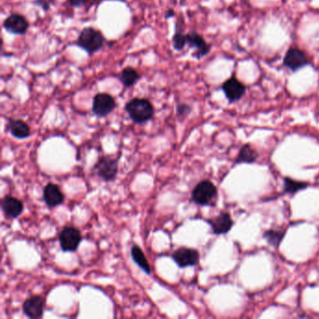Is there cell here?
<instances>
[{
    "label": "cell",
    "instance_id": "cell-4",
    "mask_svg": "<svg viewBox=\"0 0 319 319\" xmlns=\"http://www.w3.org/2000/svg\"><path fill=\"white\" fill-rule=\"evenodd\" d=\"M82 240L81 231L73 227H65L59 233V242L64 252H75Z\"/></svg>",
    "mask_w": 319,
    "mask_h": 319
},
{
    "label": "cell",
    "instance_id": "cell-11",
    "mask_svg": "<svg viewBox=\"0 0 319 319\" xmlns=\"http://www.w3.org/2000/svg\"><path fill=\"white\" fill-rule=\"evenodd\" d=\"M22 312L29 318H39L44 312V300L40 296H32L22 304Z\"/></svg>",
    "mask_w": 319,
    "mask_h": 319
},
{
    "label": "cell",
    "instance_id": "cell-26",
    "mask_svg": "<svg viewBox=\"0 0 319 319\" xmlns=\"http://www.w3.org/2000/svg\"><path fill=\"white\" fill-rule=\"evenodd\" d=\"M174 11L173 10H168V11L165 12V18H170V17H174Z\"/></svg>",
    "mask_w": 319,
    "mask_h": 319
},
{
    "label": "cell",
    "instance_id": "cell-23",
    "mask_svg": "<svg viewBox=\"0 0 319 319\" xmlns=\"http://www.w3.org/2000/svg\"><path fill=\"white\" fill-rule=\"evenodd\" d=\"M191 112V108L186 104H180L177 107V115L181 119L186 117Z\"/></svg>",
    "mask_w": 319,
    "mask_h": 319
},
{
    "label": "cell",
    "instance_id": "cell-6",
    "mask_svg": "<svg viewBox=\"0 0 319 319\" xmlns=\"http://www.w3.org/2000/svg\"><path fill=\"white\" fill-rule=\"evenodd\" d=\"M115 106L116 103L113 96L106 93H101L95 95L92 110L96 116L105 117L115 109Z\"/></svg>",
    "mask_w": 319,
    "mask_h": 319
},
{
    "label": "cell",
    "instance_id": "cell-21",
    "mask_svg": "<svg viewBox=\"0 0 319 319\" xmlns=\"http://www.w3.org/2000/svg\"><path fill=\"white\" fill-rule=\"evenodd\" d=\"M286 232L279 230H268L264 232L263 237L272 247H278L285 237Z\"/></svg>",
    "mask_w": 319,
    "mask_h": 319
},
{
    "label": "cell",
    "instance_id": "cell-2",
    "mask_svg": "<svg viewBox=\"0 0 319 319\" xmlns=\"http://www.w3.org/2000/svg\"><path fill=\"white\" fill-rule=\"evenodd\" d=\"M105 42V38L100 30L93 28H86L79 35L77 44L86 51L89 55L101 50Z\"/></svg>",
    "mask_w": 319,
    "mask_h": 319
},
{
    "label": "cell",
    "instance_id": "cell-17",
    "mask_svg": "<svg viewBox=\"0 0 319 319\" xmlns=\"http://www.w3.org/2000/svg\"><path fill=\"white\" fill-rule=\"evenodd\" d=\"M131 257L135 263L137 264L140 269L144 271L147 275L151 274V266L148 262L144 253L136 244L131 248Z\"/></svg>",
    "mask_w": 319,
    "mask_h": 319
},
{
    "label": "cell",
    "instance_id": "cell-13",
    "mask_svg": "<svg viewBox=\"0 0 319 319\" xmlns=\"http://www.w3.org/2000/svg\"><path fill=\"white\" fill-rule=\"evenodd\" d=\"M186 42L191 48L195 49L194 56L199 59L208 55V53L211 50V45L208 44L203 37L195 31L186 34Z\"/></svg>",
    "mask_w": 319,
    "mask_h": 319
},
{
    "label": "cell",
    "instance_id": "cell-8",
    "mask_svg": "<svg viewBox=\"0 0 319 319\" xmlns=\"http://www.w3.org/2000/svg\"><path fill=\"white\" fill-rule=\"evenodd\" d=\"M309 64L308 58L303 51L291 47L284 57V65L291 71H297Z\"/></svg>",
    "mask_w": 319,
    "mask_h": 319
},
{
    "label": "cell",
    "instance_id": "cell-1",
    "mask_svg": "<svg viewBox=\"0 0 319 319\" xmlns=\"http://www.w3.org/2000/svg\"><path fill=\"white\" fill-rule=\"evenodd\" d=\"M126 111L129 117L136 124L145 123L151 120L154 115V107L151 102L145 99L136 97L127 103Z\"/></svg>",
    "mask_w": 319,
    "mask_h": 319
},
{
    "label": "cell",
    "instance_id": "cell-3",
    "mask_svg": "<svg viewBox=\"0 0 319 319\" xmlns=\"http://www.w3.org/2000/svg\"><path fill=\"white\" fill-rule=\"evenodd\" d=\"M192 200L198 205H210L217 197V188L209 180H203L192 191Z\"/></svg>",
    "mask_w": 319,
    "mask_h": 319
},
{
    "label": "cell",
    "instance_id": "cell-24",
    "mask_svg": "<svg viewBox=\"0 0 319 319\" xmlns=\"http://www.w3.org/2000/svg\"><path fill=\"white\" fill-rule=\"evenodd\" d=\"M68 3L73 7H81L87 3L88 0H67Z\"/></svg>",
    "mask_w": 319,
    "mask_h": 319
},
{
    "label": "cell",
    "instance_id": "cell-18",
    "mask_svg": "<svg viewBox=\"0 0 319 319\" xmlns=\"http://www.w3.org/2000/svg\"><path fill=\"white\" fill-rule=\"evenodd\" d=\"M258 159V153L250 144H244L241 148L238 156L236 157V164L241 163H254Z\"/></svg>",
    "mask_w": 319,
    "mask_h": 319
},
{
    "label": "cell",
    "instance_id": "cell-27",
    "mask_svg": "<svg viewBox=\"0 0 319 319\" xmlns=\"http://www.w3.org/2000/svg\"><path fill=\"white\" fill-rule=\"evenodd\" d=\"M118 1H122V0H118Z\"/></svg>",
    "mask_w": 319,
    "mask_h": 319
},
{
    "label": "cell",
    "instance_id": "cell-9",
    "mask_svg": "<svg viewBox=\"0 0 319 319\" xmlns=\"http://www.w3.org/2000/svg\"><path fill=\"white\" fill-rule=\"evenodd\" d=\"M222 90L228 101L233 103L241 100L246 93L247 87L236 77H231L223 84Z\"/></svg>",
    "mask_w": 319,
    "mask_h": 319
},
{
    "label": "cell",
    "instance_id": "cell-14",
    "mask_svg": "<svg viewBox=\"0 0 319 319\" xmlns=\"http://www.w3.org/2000/svg\"><path fill=\"white\" fill-rule=\"evenodd\" d=\"M1 206L6 216L9 218H16L21 215L23 211L22 202L13 197H5L2 200Z\"/></svg>",
    "mask_w": 319,
    "mask_h": 319
},
{
    "label": "cell",
    "instance_id": "cell-5",
    "mask_svg": "<svg viewBox=\"0 0 319 319\" xmlns=\"http://www.w3.org/2000/svg\"><path fill=\"white\" fill-rule=\"evenodd\" d=\"M94 169L99 177L104 181H112L118 173V162L115 158L109 156L102 157L95 163Z\"/></svg>",
    "mask_w": 319,
    "mask_h": 319
},
{
    "label": "cell",
    "instance_id": "cell-25",
    "mask_svg": "<svg viewBox=\"0 0 319 319\" xmlns=\"http://www.w3.org/2000/svg\"><path fill=\"white\" fill-rule=\"evenodd\" d=\"M35 4H37V5H39V7H41L44 11H48V9H49V4L47 3V1H44V0H36V2H35Z\"/></svg>",
    "mask_w": 319,
    "mask_h": 319
},
{
    "label": "cell",
    "instance_id": "cell-19",
    "mask_svg": "<svg viewBox=\"0 0 319 319\" xmlns=\"http://www.w3.org/2000/svg\"><path fill=\"white\" fill-rule=\"evenodd\" d=\"M119 78L125 86L131 87L137 84L140 79V75L133 67H128L124 68Z\"/></svg>",
    "mask_w": 319,
    "mask_h": 319
},
{
    "label": "cell",
    "instance_id": "cell-15",
    "mask_svg": "<svg viewBox=\"0 0 319 319\" xmlns=\"http://www.w3.org/2000/svg\"><path fill=\"white\" fill-rule=\"evenodd\" d=\"M43 200L49 207H56L64 202V194L57 185L49 183L43 189Z\"/></svg>",
    "mask_w": 319,
    "mask_h": 319
},
{
    "label": "cell",
    "instance_id": "cell-20",
    "mask_svg": "<svg viewBox=\"0 0 319 319\" xmlns=\"http://www.w3.org/2000/svg\"><path fill=\"white\" fill-rule=\"evenodd\" d=\"M309 184L306 182H301L297 180L291 179L289 177H286L284 179V186H283V190L285 193L288 194H295L299 191L305 189L306 187H308Z\"/></svg>",
    "mask_w": 319,
    "mask_h": 319
},
{
    "label": "cell",
    "instance_id": "cell-12",
    "mask_svg": "<svg viewBox=\"0 0 319 319\" xmlns=\"http://www.w3.org/2000/svg\"><path fill=\"white\" fill-rule=\"evenodd\" d=\"M207 222L211 226L213 233L216 235L228 233L234 225V222L229 213H221L217 216L209 219Z\"/></svg>",
    "mask_w": 319,
    "mask_h": 319
},
{
    "label": "cell",
    "instance_id": "cell-16",
    "mask_svg": "<svg viewBox=\"0 0 319 319\" xmlns=\"http://www.w3.org/2000/svg\"><path fill=\"white\" fill-rule=\"evenodd\" d=\"M9 131L16 139H27L30 136V128L28 124L20 119H10L8 124Z\"/></svg>",
    "mask_w": 319,
    "mask_h": 319
},
{
    "label": "cell",
    "instance_id": "cell-10",
    "mask_svg": "<svg viewBox=\"0 0 319 319\" xmlns=\"http://www.w3.org/2000/svg\"><path fill=\"white\" fill-rule=\"evenodd\" d=\"M3 27L10 33L22 35L28 31L29 23L26 17L18 13H13L6 18Z\"/></svg>",
    "mask_w": 319,
    "mask_h": 319
},
{
    "label": "cell",
    "instance_id": "cell-7",
    "mask_svg": "<svg viewBox=\"0 0 319 319\" xmlns=\"http://www.w3.org/2000/svg\"><path fill=\"white\" fill-rule=\"evenodd\" d=\"M171 258L180 268L195 266L200 260V254L196 249L181 247L174 251Z\"/></svg>",
    "mask_w": 319,
    "mask_h": 319
},
{
    "label": "cell",
    "instance_id": "cell-22",
    "mask_svg": "<svg viewBox=\"0 0 319 319\" xmlns=\"http://www.w3.org/2000/svg\"><path fill=\"white\" fill-rule=\"evenodd\" d=\"M173 44L174 49L177 51L183 50L185 48L186 42V34H183L182 32H176L173 37Z\"/></svg>",
    "mask_w": 319,
    "mask_h": 319
}]
</instances>
